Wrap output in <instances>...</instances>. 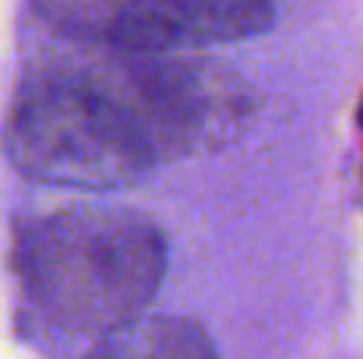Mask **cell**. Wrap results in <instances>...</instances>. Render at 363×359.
Returning a JSON list of instances; mask_svg holds the SVG:
<instances>
[{
	"mask_svg": "<svg viewBox=\"0 0 363 359\" xmlns=\"http://www.w3.org/2000/svg\"><path fill=\"white\" fill-rule=\"evenodd\" d=\"M18 271L35 307L85 335H110L148 314L162 275V233L117 208H67L18 233Z\"/></svg>",
	"mask_w": 363,
	"mask_h": 359,
	"instance_id": "1",
	"label": "cell"
},
{
	"mask_svg": "<svg viewBox=\"0 0 363 359\" xmlns=\"http://www.w3.org/2000/svg\"><path fill=\"white\" fill-rule=\"evenodd\" d=\"M4 148L25 176L82 190L134 183L159 159L99 78L32 81L11 110Z\"/></svg>",
	"mask_w": 363,
	"mask_h": 359,
	"instance_id": "2",
	"label": "cell"
},
{
	"mask_svg": "<svg viewBox=\"0 0 363 359\" xmlns=\"http://www.w3.org/2000/svg\"><path fill=\"white\" fill-rule=\"evenodd\" d=\"M130 64L99 78L141 127L155 155H205L240 137L257 110L254 89L216 60L127 53Z\"/></svg>",
	"mask_w": 363,
	"mask_h": 359,
	"instance_id": "3",
	"label": "cell"
},
{
	"mask_svg": "<svg viewBox=\"0 0 363 359\" xmlns=\"http://www.w3.org/2000/svg\"><path fill=\"white\" fill-rule=\"evenodd\" d=\"M272 14V0H127L103 39L121 53L201 50L261 35Z\"/></svg>",
	"mask_w": 363,
	"mask_h": 359,
	"instance_id": "4",
	"label": "cell"
},
{
	"mask_svg": "<svg viewBox=\"0 0 363 359\" xmlns=\"http://www.w3.org/2000/svg\"><path fill=\"white\" fill-rule=\"evenodd\" d=\"M89 359H216L208 331L187 317H138L103 335Z\"/></svg>",
	"mask_w": 363,
	"mask_h": 359,
	"instance_id": "5",
	"label": "cell"
},
{
	"mask_svg": "<svg viewBox=\"0 0 363 359\" xmlns=\"http://www.w3.org/2000/svg\"><path fill=\"white\" fill-rule=\"evenodd\" d=\"M39 4H43V11L57 14L60 21H89V25L96 21L99 32H106L113 14L127 0H39Z\"/></svg>",
	"mask_w": 363,
	"mask_h": 359,
	"instance_id": "6",
	"label": "cell"
},
{
	"mask_svg": "<svg viewBox=\"0 0 363 359\" xmlns=\"http://www.w3.org/2000/svg\"><path fill=\"white\" fill-rule=\"evenodd\" d=\"M360 127H363V103H360Z\"/></svg>",
	"mask_w": 363,
	"mask_h": 359,
	"instance_id": "7",
	"label": "cell"
}]
</instances>
